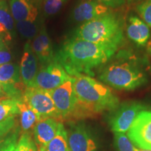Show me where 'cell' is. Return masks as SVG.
<instances>
[{"instance_id":"cell-15","label":"cell","mask_w":151,"mask_h":151,"mask_svg":"<svg viewBox=\"0 0 151 151\" xmlns=\"http://www.w3.org/2000/svg\"><path fill=\"white\" fill-rule=\"evenodd\" d=\"M32 48L41 65L55 60V54L52 48V41L44 25L41 27L38 35L34 38Z\"/></svg>"},{"instance_id":"cell-35","label":"cell","mask_w":151,"mask_h":151,"mask_svg":"<svg viewBox=\"0 0 151 151\" xmlns=\"http://www.w3.org/2000/svg\"><path fill=\"white\" fill-rule=\"evenodd\" d=\"M146 111H149V112L151 113V105L150 106V107H149V108H147Z\"/></svg>"},{"instance_id":"cell-31","label":"cell","mask_w":151,"mask_h":151,"mask_svg":"<svg viewBox=\"0 0 151 151\" xmlns=\"http://www.w3.org/2000/svg\"><path fill=\"white\" fill-rule=\"evenodd\" d=\"M0 96H5L4 92V90L2 89V86H1V83H0Z\"/></svg>"},{"instance_id":"cell-1","label":"cell","mask_w":151,"mask_h":151,"mask_svg":"<svg viewBox=\"0 0 151 151\" xmlns=\"http://www.w3.org/2000/svg\"><path fill=\"white\" fill-rule=\"evenodd\" d=\"M118 49L89 41L71 38L65 41L55 54V60L68 74L93 75L94 68L104 65L114 55Z\"/></svg>"},{"instance_id":"cell-29","label":"cell","mask_w":151,"mask_h":151,"mask_svg":"<svg viewBox=\"0 0 151 151\" xmlns=\"http://www.w3.org/2000/svg\"><path fill=\"white\" fill-rule=\"evenodd\" d=\"M12 59V54L9 51L4 42L1 41L0 42V66L10 63Z\"/></svg>"},{"instance_id":"cell-26","label":"cell","mask_w":151,"mask_h":151,"mask_svg":"<svg viewBox=\"0 0 151 151\" xmlns=\"http://www.w3.org/2000/svg\"><path fill=\"white\" fill-rule=\"evenodd\" d=\"M15 151H38L37 145L29 132H23L20 136Z\"/></svg>"},{"instance_id":"cell-36","label":"cell","mask_w":151,"mask_h":151,"mask_svg":"<svg viewBox=\"0 0 151 151\" xmlns=\"http://www.w3.org/2000/svg\"><path fill=\"white\" fill-rule=\"evenodd\" d=\"M1 39H0V42H1Z\"/></svg>"},{"instance_id":"cell-16","label":"cell","mask_w":151,"mask_h":151,"mask_svg":"<svg viewBox=\"0 0 151 151\" xmlns=\"http://www.w3.org/2000/svg\"><path fill=\"white\" fill-rule=\"evenodd\" d=\"M60 122L56 119L49 118L40 120L36 124L33 134L38 149L46 146L54 139L59 129Z\"/></svg>"},{"instance_id":"cell-18","label":"cell","mask_w":151,"mask_h":151,"mask_svg":"<svg viewBox=\"0 0 151 151\" xmlns=\"http://www.w3.org/2000/svg\"><path fill=\"white\" fill-rule=\"evenodd\" d=\"M38 151H71L67 141V130L62 122H60L57 135L46 146L38 149Z\"/></svg>"},{"instance_id":"cell-30","label":"cell","mask_w":151,"mask_h":151,"mask_svg":"<svg viewBox=\"0 0 151 151\" xmlns=\"http://www.w3.org/2000/svg\"><path fill=\"white\" fill-rule=\"evenodd\" d=\"M109 8H118L124 4L125 0H96Z\"/></svg>"},{"instance_id":"cell-19","label":"cell","mask_w":151,"mask_h":151,"mask_svg":"<svg viewBox=\"0 0 151 151\" xmlns=\"http://www.w3.org/2000/svg\"><path fill=\"white\" fill-rule=\"evenodd\" d=\"M18 106L20 111L21 129L24 132H29L39 122L37 116L22 99L18 100Z\"/></svg>"},{"instance_id":"cell-6","label":"cell","mask_w":151,"mask_h":151,"mask_svg":"<svg viewBox=\"0 0 151 151\" xmlns=\"http://www.w3.org/2000/svg\"><path fill=\"white\" fill-rule=\"evenodd\" d=\"M73 83L74 78L70 76L59 87L50 91L62 121L72 120L76 108L77 99L75 94Z\"/></svg>"},{"instance_id":"cell-8","label":"cell","mask_w":151,"mask_h":151,"mask_svg":"<svg viewBox=\"0 0 151 151\" xmlns=\"http://www.w3.org/2000/svg\"><path fill=\"white\" fill-rule=\"evenodd\" d=\"M70 77L64 67L56 60L41 65L32 87L51 91Z\"/></svg>"},{"instance_id":"cell-20","label":"cell","mask_w":151,"mask_h":151,"mask_svg":"<svg viewBox=\"0 0 151 151\" xmlns=\"http://www.w3.org/2000/svg\"><path fill=\"white\" fill-rule=\"evenodd\" d=\"M18 101V100L11 98L0 101V122L12 116H16L20 113Z\"/></svg>"},{"instance_id":"cell-32","label":"cell","mask_w":151,"mask_h":151,"mask_svg":"<svg viewBox=\"0 0 151 151\" xmlns=\"http://www.w3.org/2000/svg\"><path fill=\"white\" fill-rule=\"evenodd\" d=\"M148 50L149 53L151 55V41H150V42L149 43V45H148Z\"/></svg>"},{"instance_id":"cell-9","label":"cell","mask_w":151,"mask_h":151,"mask_svg":"<svg viewBox=\"0 0 151 151\" xmlns=\"http://www.w3.org/2000/svg\"><path fill=\"white\" fill-rule=\"evenodd\" d=\"M0 83L5 96L17 100L22 99L26 86L21 79L18 65L10 62L0 66Z\"/></svg>"},{"instance_id":"cell-5","label":"cell","mask_w":151,"mask_h":151,"mask_svg":"<svg viewBox=\"0 0 151 151\" xmlns=\"http://www.w3.org/2000/svg\"><path fill=\"white\" fill-rule=\"evenodd\" d=\"M22 99L35 113L39 121L52 118L62 122L50 91L35 87H27Z\"/></svg>"},{"instance_id":"cell-2","label":"cell","mask_w":151,"mask_h":151,"mask_svg":"<svg viewBox=\"0 0 151 151\" xmlns=\"http://www.w3.org/2000/svg\"><path fill=\"white\" fill-rule=\"evenodd\" d=\"M73 78L77 104L72 120L93 117L118 107V97L105 84L87 75H77Z\"/></svg>"},{"instance_id":"cell-17","label":"cell","mask_w":151,"mask_h":151,"mask_svg":"<svg viewBox=\"0 0 151 151\" xmlns=\"http://www.w3.org/2000/svg\"><path fill=\"white\" fill-rule=\"evenodd\" d=\"M127 34L129 39L140 46H146L150 38L149 27L143 20L136 16L129 18Z\"/></svg>"},{"instance_id":"cell-23","label":"cell","mask_w":151,"mask_h":151,"mask_svg":"<svg viewBox=\"0 0 151 151\" xmlns=\"http://www.w3.org/2000/svg\"><path fill=\"white\" fill-rule=\"evenodd\" d=\"M14 21L6 1L5 0H0V23L3 24L9 32L11 33L14 28Z\"/></svg>"},{"instance_id":"cell-34","label":"cell","mask_w":151,"mask_h":151,"mask_svg":"<svg viewBox=\"0 0 151 151\" xmlns=\"http://www.w3.org/2000/svg\"><path fill=\"white\" fill-rule=\"evenodd\" d=\"M130 2H135V1H143V0H129Z\"/></svg>"},{"instance_id":"cell-3","label":"cell","mask_w":151,"mask_h":151,"mask_svg":"<svg viewBox=\"0 0 151 151\" xmlns=\"http://www.w3.org/2000/svg\"><path fill=\"white\" fill-rule=\"evenodd\" d=\"M146 64L129 52H120L116 59L104 68L99 79L119 90H134L148 81Z\"/></svg>"},{"instance_id":"cell-7","label":"cell","mask_w":151,"mask_h":151,"mask_svg":"<svg viewBox=\"0 0 151 151\" xmlns=\"http://www.w3.org/2000/svg\"><path fill=\"white\" fill-rule=\"evenodd\" d=\"M147 107L139 101H127L112 111L109 125L113 133H127L136 118Z\"/></svg>"},{"instance_id":"cell-28","label":"cell","mask_w":151,"mask_h":151,"mask_svg":"<svg viewBox=\"0 0 151 151\" xmlns=\"http://www.w3.org/2000/svg\"><path fill=\"white\" fill-rule=\"evenodd\" d=\"M17 125L16 116H12L4 121L0 122V141Z\"/></svg>"},{"instance_id":"cell-12","label":"cell","mask_w":151,"mask_h":151,"mask_svg":"<svg viewBox=\"0 0 151 151\" xmlns=\"http://www.w3.org/2000/svg\"><path fill=\"white\" fill-rule=\"evenodd\" d=\"M43 0H10V9L15 21H37Z\"/></svg>"},{"instance_id":"cell-24","label":"cell","mask_w":151,"mask_h":151,"mask_svg":"<svg viewBox=\"0 0 151 151\" xmlns=\"http://www.w3.org/2000/svg\"><path fill=\"white\" fill-rule=\"evenodd\" d=\"M114 145L117 151H137V149L126 133H114Z\"/></svg>"},{"instance_id":"cell-21","label":"cell","mask_w":151,"mask_h":151,"mask_svg":"<svg viewBox=\"0 0 151 151\" xmlns=\"http://www.w3.org/2000/svg\"><path fill=\"white\" fill-rule=\"evenodd\" d=\"M15 26L19 35L24 39H34L39 33L37 21H15Z\"/></svg>"},{"instance_id":"cell-22","label":"cell","mask_w":151,"mask_h":151,"mask_svg":"<svg viewBox=\"0 0 151 151\" xmlns=\"http://www.w3.org/2000/svg\"><path fill=\"white\" fill-rule=\"evenodd\" d=\"M20 128L17 125L0 141V151H15L20 137Z\"/></svg>"},{"instance_id":"cell-27","label":"cell","mask_w":151,"mask_h":151,"mask_svg":"<svg viewBox=\"0 0 151 151\" xmlns=\"http://www.w3.org/2000/svg\"><path fill=\"white\" fill-rule=\"evenodd\" d=\"M137 11L143 22L151 27V0H144L137 6Z\"/></svg>"},{"instance_id":"cell-14","label":"cell","mask_w":151,"mask_h":151,"mask_svg":"<svg viewBox=\"0 0 151 151\" xmlns=\"http://www.w3.org/2000/svg\"><path fill=\"white\" fill-rule=\"evenodd\" d=\"M38 71V59L29 41L24 46L20 65V76L26 88L32 86Z\"/></svg>"},{"instance_id":"cell-4","label":"cell","mask_w":151,"mask_h":151,"mask_svg":"<svg viewBox=\"0 0 151 151\" xmlns=\"http://www.w3.org/2000/svg\"><path fill=\"white\" fill-rule=\"evenodd\" d=\"M72 38L118 49L124 40L123 21L118 14L110 11L85 22L76 29Z\"/></svg>"},{"instance_id":"cell-33","label":"cell","mask_w":151,"mask_h":151,"mask_svg":"<svg viewBox=\"0 0 151 151\" xmlns=\"http://www.w3.org/2000/svg\"><path fill=\"white\" fill-rule=\"evenodd\" d=\"M137 151H151V150H142V149H139L137 148Z\"/></svg>"},{"instance_id":"cell-11","label":"cell","mask_w":151,"mask_h":151,"mask_svg":"<svg viewBox=\"0 0 151 151\" xmlns=\"http://www.w3.org/2000/svg\"><path fill=\"white\" fill-rule=\"evenodd\" d=\"M127 133L137 148L151 150V113L143 111L139 113Z\"/></svg>"},{"instance_id":"cell-10","label":"cell","mask_w":151,"mask_h":151,"mask_svg":"<svg viewBox=\"0 0 151 151\" xmlns=\"http://www.w3.org/2000/svg\"><path fill=\"white\" fill-rule=\"evenodd\" d=\"M66 130L71 151H97V141L85 124L71 122Z\"/></svg>"},{"instance_id":"cell-13","label":"cell","mask_w":151,"mask_h":151,"mask_svg":"<svg viewBox=\"0 0 151 151\" xmlns=\"http://www.w3.org/2000/svg\"><path fill=\"white\" fill-rule=\"evenodd\" d=\"M109 7L95 0H83L73 8L71 17L76 22H87L110 12Z\"/></svg>"},{"instance_id":"cell-25","label":"cell","mask_w":151,"mask_h":151,"mask_svg":"<svg viewBox=\"0 0 151 151\" xmlns=\"http://www.w3.org/2000/svg\"><path fill=\"white\" fill-rule=\"evenodd\" d=\"M67 0H43V13L45 17L52 16L58 14Z\"/></svg>"}]
</instances>
